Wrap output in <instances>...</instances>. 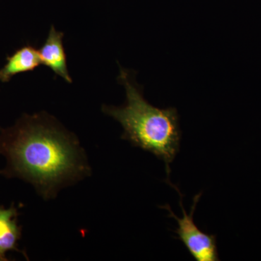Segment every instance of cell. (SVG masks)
<instances>
[{
  "label": "cell",
  "instance_id": "obj_1",
  "mask_svg": "<svg viewBox=\"0 0 261 261\" xmlns=\"http://www.w3.org/2000/svg\"><path fill=\"white\" fill-rule=\"evenodd\" d=\"M0 154L6 160L0 174L30 184L46 200L92 171L77 137L45 113L24 114L2 128Z\"/></svg>",
  "mask_w": 261,
  "mask_h": 261
},
{
  "label": "cell",
  "instance_id": "obj_2",
  "mask_svg": "<svg viewBox=\"0 0 261 261\" xmlns=\"http://www.w3.org/2000/svg\"><path fill=\"white\" fill-rule=\"evenodd\" d=\"M118 81L126 90V104L121 107L103 106V113L121 123L123 140L151 152L164 162L166 181L171 184V164L179 152L181 139L177 110L163 109L149 104L130 70L120 67Z\"/></svg>",
  "mask_w": 261,
  "mask_h": 261
},
{
  "label": "cell",
  "instance_id": "obj_3",
  "mask_svg": "<svg viewBox=\"0 0 261 261\" xmlns=\"http://www.w3.org/2000/svg\"><path fill=\"white\" fill-rule=\"evenodd\" d=\"M173 188L178 192L180 196L179 205L183 212V217L178 218L173 214L169 205L166 204L161 206V208L166 209L168 211V217L176 220L178 227L174 232L177 234L175 238L179 240L186 247L190 255L197 261H219L220 260L219 252H218L216 236L209 234L201 231L194 222L193 215L195 213L196 206L198 203L202 192L195 196L193 199V205L191 207L190 214H187L182 204V196L181 192L176 185L170 184Z\"/></svg>",
  "mask_w": 261,
  "mask_h": 261
},
{
  "label": "cell",
  "instance_id": "obj_4",
  "mask_svg": "<svg viewBox=\"0 0 261 261\" xmlns=\"http://www.w3.org/2000/svg\"><path fill=\"white\" fill-rule=\"evenodd\" d=\"M64 34L57 31L51 25L47 40L39 50L42 64L50 68L68 83H72V79L67 68L66 55L63 47Z\"/></svg>",
  "mask_w": 261,
  "mask_h": 261
},
{
  "label": "cell",
  "instance_id": "obj_5",
  "mask_svg": "<svg viewBox=\"0 0 261 261\" xmlns=\"http://www.w3.org/2000/svg\"><path fill=\"white\" fill-rule=\"evenodd\" d=\"M40 64L39 50L33 46H24L7 58L6 64L0 69V82L8 83L15 75L32 71Z\"/></svg>",
  "mask_w": 261,
  "mask_h": 261
},
{
  "label": "cell",
  "instance_id": "obj_6",
  "mask_svg": "<svg viewBox=\"0 0 261 261\" xmlns=\"http://www.w3.org/2000/svg\"><path fill=\"white\" fill-rule=\"evenodd\" d=\"M18 216V209L15 205L0 206V261L8 260L7 252L17 250L21 237Z\"/></svg>",
  "mask_w": 261,
  "mask_h": 261
}]
</instances>
